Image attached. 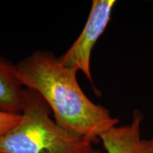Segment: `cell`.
Masks as SVG:
<instances>
[{
  "label": "cell",
  "mask_w": 153,
  "mask_h": 153,
  "mask_svg": "<svg viewBox=\"0 0 153 153\" xmlns=\"http://www.w3.org/2000/svg\"><path fill=\"white\" fill-rule=\"evenodd\" d=\"M88 153H101V152L98 150H94V149H93L92 150L90 151V152H88Z\"/></svg>",
  "instance_id": "7"
},
{
  "label": "cell",
  "mask_w": 153,
  "mask_h": 153,
  "mask_svg": "<svg viewBox=\"0 0 153 153\" xmlns=\"http://www.w3.org/2000/svg\"><path fill=\"white\" fill-rule=\"evenodd\" d=\"M16 74L26 89L38 93L55 121L62 128L91 142L118 125L110 111L87 97L76 79L77 71L48 51H36L16 64Z\"/></svg>",
  "instance_id": "1"
},
{
  "label": "cell",
  "mask_w": 153,
  "mask_h": 153,
  "mask_svg": "<svg viewBox=\"0 0 153 153\" xmlns=\"http://www.w3.org/2000/svg\"><path fill=\"white\" fill-rule=\"evenodd\" d=\"M142 114L135 110L131 123L115 126L101 135L106 153H153V138H143Z\"/></svg>",
  "instance_id": "4"
},
{
  "label": "cell",
  "mask_w": 153,
  "mask_h": 153,
  "mask_svg": "<svg viewBox=\"0 0 153 153\" xmlns=\"http://www.w3.org/2000/svg\"><path fill=\"white\" fill-rule=\"evenodd\" d=\"M21 120V114H12L0 111V135L14 128Z\"/></svg>",
  "instance_id": "6"
},
{
  "label": "cell",
  "mask_w": 153,
  "mask_h": 153,
  "mask_svg": "<svg viewBox=\"0 0 153 153\" xmlns=\"http://www.w3.org/2000/svg\"><path fill=\"white\" fill-rule=\"evenodd\" d=\"M41 97L25 88L21 120L0 135V153H88L92 142L62 128Z\"/></svg>",
  "instance_id": "2"
},
{
  "label": "cell",
  "mask_w": 153,
  "mask_h": 153,
  "mask_svg": "<svg viewBox=\"0 0 153 153\" xmlns=\"http://www.w3.org/2000/svg\"><path fill=\"white\" fill-rule=\"evenodd\" d=\"M116 4L115 0H93L81 33L68 51L59 57L62 64L82 72L90 82H92L91 52L108 26Z\"/></svg>",
  "instance_id": "3"
},
{
  "label": "cell",
  "mask_w": 153,
  "mask_h": 153,
  "mask_svg": "<svg viewBox=\"0 0 153 153\" xmlns=\"http://www.w3.org/2000/svg\"><path fill=\"white\" fill-rule=\"evenodd\" d=\"M24 89L17 76L16 64L0 54V111L20 114Z\"/></svg>",
  "instance_id": "5"
}]
</instances>
